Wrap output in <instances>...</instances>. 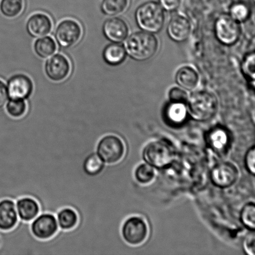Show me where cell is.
Masks as SVG:
<instances>
[{
  "label": "cell",
  "mask_w": 255,
  "mask_h": 255,
  "mask_svg": "<svg viewBox=\"0 0 255 255\" xmlns=\"http://www.w3.org/2000/svg\"><path fill=\"white\" fill-rule=\"evenodd\" d=\"M168 97L171 102H178V103L186 104L189 96L184 89L180 87H174L170 89Z\"/></svg>",
  "instance_id": "31"
},
{
  "label": "cell",
  "mask_w": 255,
  "mask_h": 255,
  "mask_svg": "<svg viewBox=\"0 0 255 255\" xmlns=\"http://www.w3.org/2000/svg\"><path fill=\"white\" fill-rule=\"evenodd\" d=\"M20 221L31 222L40 214L41 208L36 199L31 197H22L15 201Z\"/></svg>",
  "instance_id": "17"
},
{
  "label": "cell",
  "mask_w": 255,
  "mask_h": 255,
  "mask_svg": "<svg viewBox=\"0 0 255 255\" xmlns=\"http://www.w3.org/2000/svg\"><path fill=\"white\" fill-rule=\"evenodd\" d=\"M26 29L32 37L46 36L52 31V22L47 15L36 13L29 17L27 22Z\"/></svg>",
  "instance_id": "16"
},
{
  "label": "cell",
  "mask_w": 255,
  "mask_h": 255,
  "mask_svg": "<svg viewBox=\"0 0 255 255\" xmlns=\"http://www.w3.org/2000/svg\"><path fill=\"white\" fill-rule=\"evenodd\" d=\"M103 32L106 38L114 43H121L127 38L129 33L127 22L121 17H114L104 22Z\"/></svg>",
  "instance_id": "14"
},
{
  "label": "cell",
  "mask_w": 255,
  "mask_h": 255,
  "mask_svg": "<svg viewBox=\"0 0 255 255\" xmlns=\"http://www.w3.org/2000/svg\"><path fill=\"white\" fill-rule=\"evenodd\" d=\"M142 158L145 162L155 169L168 167L174 160V152L166 142L155 140L148 142L142 150Z\"/></svg>",
  "instance_id": "5"
},
{
  "label": "cell",
  "mask_w": 255,
  "mask_h": 255,
  "mask_svg": "<svg viewBox=\"0 0 255 255\" xmlns=\"http://www.w3.org/2000/svg\"><path fill=\"white\" fill-rule=\"evenodd\" d=\"M34 51L42 59L51 57L56 51V42L51 37L46 36L37 39L34 43Z\"/></svg>",
  "instance_id": "23"
},
{
  "label": "cell",
  "mask_w": 255,
  "mask_h": 255,
  "mask_svg": "<svg viewBox=\"0 0 255 255\" xmlns=\"http://www.w3.org/2000/svg\"><path fill=\"white\" fill-rule=\"evenodd\" d=\"M125 46L120 43L109 44L105 48L103 57L105 62L110 66H116L123 63L127 57Z\"/></svg>",
  "instance_id": "20"
},
{
  "label": "cell",
  "mask_w": 255,
  "mask_h": 255,
  "mask_svg": "<svg viewBox=\"0 0 255 255\" xmlns=\"http://www.w3.org/2000/svg\"><path fill=\"white\" fill-rule=\"evenodd\" d=\"M57 223L60 230L64 231H71L77 226L79 222V216L77 212L71 207H64L57 212Z\"/></svg>",
  "instance_id": "22"
},
{
  "label": "cell",
  "mask_w": 255,
  "mask_h": 255,
  "mask_svg": "<svg viewBox=\"0 0 255 255\" xmlns=\"http://www.w3.org/2000/svg\"><path fill=\"white\" fill-rule=\"evenodd\" d=\"M7 114L12 119H21L26 114L27 104L23 99H10L6 106Z\"/></svg>",
  "instance_id": "28"
},
{
  "label": "cell",
  "mask_w": 255,
  "mask_h": 255,
  "mask_svg": "<svg viewBox=\"0 0 255 255\" xmlns=\"http://www.w3.org/2000/svg\"><path fill=\"white\" fill-rule=\"evenodd\" d=\"M122 239L128 246L138 247L146 242L149 236V227L143 217H129L121 226Z\"/></svg>",
  "instance_id": "6"
},
{
  "label": "cell",
  "mask_w": 255,
  "mask_h": 255,
  "mask_svg": "<svg viewBox=\"0 0 255 255\" xmlns=\"http://www.w3.org/2000/svg\"><path fill=\"white\" fill-rule=\"evenodd\" d=\"M181 0H160L159 4L165 11L173 12L179 8Z\"/></svg>",
  "instance_id": "34"
},
{
  "label": "cell",
  "mask_w": 255,
  "mask_h": 255,
  "mask_svg": "<svg viewBox=\"0 0 255 255\" xmlns=\"http://www.w3.org/2000/svg\"><path fill=\"white\" fill-rule=\"evenodd\" d=\"M186 106L188 115L194 121L206 122L216 115L218 109V101L211 92L196 91L189 96Z\"/></svg>",
  "instance_id": "2"
},
{
  "label": "cell",
  "mask_w": 255,
  "mask_h": 255,
  "mask_svg": "<svg viewBox=\"0 0 255 255\" xmlns=\"http://www.w3.org/2000/svg\"><path fill=\"white\" fill-rule=\"evenodd\" d=\"M239 177L238 167L231 161L220 162L215 164L210 172L212 184L219 189H228L233 186Z\"/></svg>",
  "instance_id": "7"
},
{
  "label": "cell",
  "mask_w": 255,
  "mask_h": 255,
  "mask_svg": "<svg viewBox=\"0 0 255 255\" xmlns=\"http://www.w3.org/2000/svg\"><path fill=\"white\" fill-rule=\"evenodd\" d=\"M177 85L185 91H191L196 88L199 82L197 72L191 66H183L178 70L175 77Z\"/></svg>",
  "instance_id": "19"
},
{
  "label": "cell",
  "mask_w": 255,
  "mask_h": 255,
  "mask_svg": "<svg viewBox=\"0 0 255 255\" xmlns=\"http://www.w3.org/2000/svg\"><path fill=\"white\" fill-rule=\"evenodd\" d=\"M7 90L6 85L0 80V108L3 107L7 100Z\"/></svg>",
  "instance_id": "35"
},
{
  "label": "cell",
  "mask_w": 255,
  "mask_h": 255,
  "mask_svg": "<svg viewBox=\"0 0 255 255\" xmlns=\"http://www.w3.org/2000/svg\"><path fill=\"white\" fill-rule=\"evenodd\" d=\"M241 69L245 77L251 82V84L254 87L255 80V54L254 52H251L245 56L243 61H242Z\"/></svg>",
  "instance_id": "29"
},
{
  "label": "cell",
  "mask_w": 255,
  "mask_h": 255,
  "mask_svg": "<svg viewBox=\"0 0 255 255\" xmlns=\"http://www.w3.org/2000/svg\"><path fill=\"white\" fill-rule=\"evenodd\" d=\"M241 221L244 227L252 232L255 229V204L249 202L245 204L241 212Z\"/></svg>",
  "instance_id": "27"
},
{
  "label": "cell",
  "mask_w": 255,
  "mask_h": 255,
  "mask_svg": "<svg viewBox=\"0 0 255 255\" xmlns=\"http://www.w3.org/2000/svg\"><path fill=\"white\" fill-rule=\"evenodd\" d=\"M96 152L107 165L120 163L126 156L127 146L124 139L116 134H107L97 142Z\"/></svg>",
  "instance_id": "4"
},
{
  "label": "cell",
  "mask_w": 255,
  "mask_h": 255,
  "mask_svg": "<svg viewBox=\"0 0 255 255\" xmlns=\"http://www.w3.org/2000/svg\"><path fill=\"white\" fill-rule=\"evenodd\" d=\"M24 6V0H1L0 11L4 16L14 18L21 13Z\"/></svg>",
  "instance_id": "26"
},
{
  "label": "cell",
  "mask_w": 255,
  "mask_h": 255,
  "mask_svg": "<svg viewBox=\"0 0 255 255\" xmlns=\"http://www.w3.org/2000/svg\"><path fill=\"white\" fill-rule=\"evenodd\" d=\"M134 176L137 182L143 186H146L152 183L156 178V170L151 165L144 162L137 166L134 172Z\"/></svg>",
  "instance_id": "25"
},
{
  "label": "cell",
  "mask_w": 255,
  "mask_h": 255,
  "mask_svg": "<svg viewBox=\"0 0 255 255\" xmlns=\"http://www.w3.org/2000/svg\"><path fill=\"white\" fill-rule=\"evenodd\" d=\"M81 25L72 19L62 21L57 27L56 37L60 46L67 48L77 43L82 37Z\"/></svg>",
  "instance_id": "10"
},
{
  "label": "cell",
  "mask_w": 255,
  "mask_h": 255,
  "mask_svg": "<svg viewBox=\"0 0 255 255\" xmlns=\"http://www.w3.org/2000/svg\"><path fill=\"white\" fill-rule=\"evenodd\" d=\"M215 34L217 39L222 44L233 46L241 37V28L239 22L230 15H221L215 23Z\"/></svg>",
  "instance_id": "8"
},
{
  "label": "cell",
  "mask_w": 255,
  "mask_h": 255,
  "mask_svg": "<svg viewBox=\"0 0 255 255\" xmlns=\"http://www.w3.org/2000/svg\"><path fill=\"white\" fill-rule=\"evenodd\" d=\"M207 142L212 151L219 153L225 152L230 144L229 132L224 128L215 127L207 133Z\"/></svg>",
  "instance_id": "18"
},
{
  "label": "cell",
  "mask_w": 255,
  "mask_h": 255,
  "mask_svg": "<svg viewBox=\"0 0 255 255\" xmlns=\"http://www.w3.org/2000/svg\"><path fill=\"white\" fill-rule=\"evenodd\" d=\"M188 112L186 104L171 102L166 107L165 116L171 124L180 125L186 121Z\"/></svg>",
  "instance_id": "21"
},
{
  "label": "cell",
  "mask_w": 255,
  "mask_h": 255,
  "mask_svg": "<svg viewBox=\"0 0 255 255\" xmlns=\"http://www.w3.org/2000/svg\"><path fill=\"white\" fill-rule=\"evenodd\" d=\"M245 166L247 171L252 176L255 174V146L250 147L245 156Z\"/></svg>",
  "instance_id": "32"
},
{
  "label": "cell",
  "mask_w": 255,
  "mask_h": 255,
  "mask_svg": "<svg viewBox=\"0 0 255 255\" xmlns=\"http://www.w3.org/2000/svg\"><path fill=\"white\" fill-rule=\"evenodd\" d=\"M30 231L32 236L40 241L52 238L59 231L56 216L49 212L39 214L30 222Z\"/></svg>",
  "instance_id": "9"
},
{
  "label": "cell",
  "mask_w": 255,
  "mask_h": 255,
  "mask_svg": "<svg viewBox=\"0 0 255 255\" xmlns=\"http://www.w3.org/2000/svg\"><path fill=\"white\" fill-rule=\"evenodd\" d=\"M71 63L64 55H54L46 62L45 72L47 76L54 82H61L66 79L71 73Z\"/></svg>",
  "instance_id": "11"
},
{
  "label": "cell",
  "mask_w": 255,
  "mask_h": 255,
  "mask_svg": "<svg viewBox=\"0 0 255 255\" xmlns=\"http://www.w3.org/2000/svg\"><path fill=\"white\" fill-rule=\"evenodd\" d=\"M191 24L186 17L175 15L167 26V33L170 39L176 42L187 41L191 33Z\"/></svg>",
  "instance_id": "13"
},
{
  "label": "cell",
  "mask_w": 255,
  "mask_h": 255,
  "mask_svg": "<svg viewBox=\"0 0 255 255\" xmlns=\"http://www.w3.org/2000/svg\"><path fill=\"white\" fill-rule=\"evenodd\" d=\"M135 19L141 31L156 34L161 31L164 26V10L159 2H145L136 9Z\"/></svg>",
  "instance_id": "3"
},
{
  "label": "cell",
  "mask_w": 255,
  "mask_h": 255,
  "mask_svg": "<svg viewBox=\"0 0 255 255\" xmlns=\"http://www.w3.org/2000/svg\"><path fill=\"white\" fill-rule=\"evenodd\" d=\"M129 2L130 0H102V11L108 16H117L126 11Z\"/></svg>",
  "instance_id": "24"
},
{
  "label": "cell",
  "mask_w": 255,
  "mask_h": 255,
  "mask_svg": "<svg viewBox=\"0 0 255 255\" xmlns=\"http://www.w3.org/2000/svg\"><path fill=\"white\" fill-rule=\"evenodd\" d=\"M244 251L247 255H255V239L254 232L249 235L244 242Z\"/></svg>",
  "instance_id": "33"
},
{
  "label": "cell",
  "mask_w": 255,
  "mask_h": 255,
  "mask_svg": "<svg viewBox=\"0 0 255 255\" xmlns=\"http://www.w3.org/2000/svg\"><path fill=\"white\" fill-rule=\"evenodd\" d=\"M251 15V9L243 2H235L230 8V16L237 22H244L249 19Z\"/></svg>",
  "instance_id": "30"
},
{
  "label": "cell",
  "mask_w": 255,
  "mask_h": 255,
  "mask_svg": "<svg viewBox=\"0 0 255 255\" xmlns=\"http://www.w3.org/2000/svg\"><path fill=\"white\" fill-rule=\"evenodd\" d=\"M32 89V82L26 75H15L7 82V94L10 99H26L31 96Z\"/></svg>",
  "instance_id": "12"
},
{
  "label": "cell",
  "mask_w": 255,
  "mask_h": 255,
  "mask_svg": "<svg viewBox=\"0 0 255 255\" xmlns=\"http://www.w3.org/2000/svg\"><path fill=\"white\" fill-rule=\"evenodd\" d=\"M127 54L136 61H147L156 54L159 42L154 34L141 31L130 35L126 42Z\"/></svg>",
  "instance_id": "1"
},
{
  "label": "cell",
  "mask_w": 255,
  "mask_h": 255,
  "mask_svg": "<svg viewBox=\"0 0 255 255\" xmlns=\"http://www.w3.org/2000/svg\"><path fill=\"white\" fill-rule=\"evenodd\" d=\"M19 221L16 203L13 200L3 199L0 201V231H11Z\"/></svg>",
  "instance_id": "15"
}]
</instances>
